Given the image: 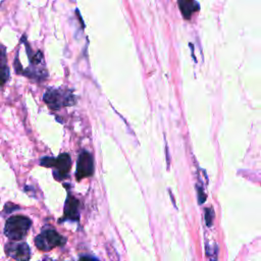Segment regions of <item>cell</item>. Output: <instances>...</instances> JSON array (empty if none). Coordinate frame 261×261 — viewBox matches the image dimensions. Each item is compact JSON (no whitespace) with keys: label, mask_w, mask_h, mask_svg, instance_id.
<instances>
[{"label":"cell","mask_w":261,"mask_h":261,"mask_svg":"<svg viewBox=\"0 0 261 261\" xmlns=\"http://www.w3.org/2000/svg\"><path fill=\"white\" fill-rule=\"evenodd\" d=\"M5 251L9 257L15 260H29L31 258V250L25 243H8Z\"/></svg>","instance_id":"8992f818"},{"label":"cell","mask_w":261,"mask_h":261,"mask_svg":"<svg viewBox=\"0 0 261 261\" xmlns=\"http://www.w3.org/2000/svg\"><path fill=\"white\" fill-rule=\"evenodd\" d=\"M40 164L45 167L54 168L53 175L57 180L64 179L68 176L70 167H71V159L69 154L63 153L60 154L57 158L45 157L41 160Z\"/></svg>","instance_id":"3957f363"},{"label":"cell","mask_w":261,"mask_h":261,"mask_svg":"<svg viewBox=\"0 0 261 261\" xmlns=\"http://www.w3.org/2000/svg\"><path fill=\"white\" fill-rule=\"evenodd\" d=\"M206 211H207V212H206V222H207V225L210 226V225H211V220L213 219L214 213H213V210H212V209H207Z\"/></svg>","instance_id":"8fae6325"},{"label":"cell","mask_w":261,"mask_h":261,"mask_svg":"<svg viewBox=\"0 0 261 261\" xmlns=\"http://www.w3.org/2000/svg\"><path fill=\"white\" fill-rule=\"evenodd\" d=\"M7 66L6 64V52H5V47L0 46V67Z\"/></svg>","instance_id":"30bf717a"},{"label":"cell","mask_w":261,"mask_h":261,"mask_svg":"<svg viewBox=\"0 0 261 261\" xmlns=\"http://www.w3.org/2000/svg\"><path fill=\"white\" fill-rule=\"evenodd\" d=\"M79 207H80L79 200L73 196L68 195L64 205V217L62 218V220H65V219H69L73 221L79 220L80 218Z\"/></svg>","instance_id":"52a82bcc"},{"label":"cell","mask_w":261,"mask_h":261,"mask_svg":"<svg viewBox=\"0 0 261 261\" xmlns=\"http://www.w3.org/2000/svg\"><path fill=\"white\" fill-rule=\"evenodd\" d=\"M45 103L53 110L75 104V97L67 89H49L44 95Z\"/></svg>","instance_id":"7a4b0ae2"},{"label":"cell","mask_w":261,"mask_h":261,"mask_svg":"<svg viewBox=\"0 0 261 261\" xmlns=\"http://www.w3.org/2000/svg\"><path fill=\"white\" fill-rule=\"evenodd\" d=\"M66 243V239L58 233L56 230L48 228L44 229L36 239L35 244L41 251L48 252L55 247L63 246Z\"/></svg>","instance_id":"277c9868"},{"label":"cell","mask_w":261,"mask_h":261,"mask_svg":"<svg viewBox=\"0 0 261 261\" xmlns=\"http://www.w3.org/2000/svg\"><path fill=\"white\" fill-rule=\"evenodd\" d=\"M178 8L186 19H190L192 15L199 11L200 5L196 0H177Z\"/></svg>","instance_id":"ba28073f"},{"label":"cell","mask_w":261,"mask_h":261,"mask_svg":"<svg viewBox=\"0 0 261 261\" xmlns=\"http://www.w3.org/2000/svg\"><path fill=\"white\" fill-rule=\"evenodd\" d=\"M32 225V220L23 215L11 216L6 220L4 233L12 241H19L23 239L30 227Z\"/></svg>","instance_id":"6da1fadb"},{"label":"cell","mask_w":261,"mask_h":261,"mask_svg":"<svg viewBox=\"0 0 261 261\" xmlns=\"http://www.w3.org/2000/svg\"><path fill=\"white\" fill-rule=\"evenodd\" d=\"M9 77V69L7 66L0 67V87H2Z\"/></svg>","instance_id":"9c48e42d"},{"label":"cell","mask_w":261,"mask_h":261,"mask_svg":"<svg viewBox=\"0 0 261 261\" xmlns=\"http://www.w3.org/2000/svg\"><path fill=\"white\" fill-rule=\"evenodd\" d=\"M94 172V159L93 156L87 152L83 151L77 158L76 172L75 177L77 180L83 179L84 177H89Z\"/></svg>","instance_id":"5b68a950"}]
</instances>
